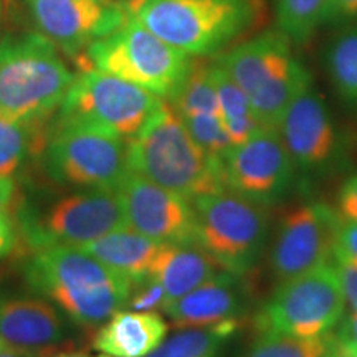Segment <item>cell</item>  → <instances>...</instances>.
I'll return each instance as SVG.
<instances>
[{"label":"cell","instance_id":"obj_1","mask_svg":"<svg viewBox=\"0 0 357 357\" xmlns=\"http://www.w3.org/2000/svg\"><path fill=\"white\" fill-rule=\"evenodd\" d=\"M25 278L82 326L108 319L126 306L132 289V281L77 247L38 250L26 263Z\"/></svg>","mask_w":357,"mask_h":357},{"label":"cell","instance_id":"obj_2","mask_svg":"<svg viewBox=\"0 0 357 357\" xmlns=\"http://www.w3.org/2000/svg\"><path fill=\"white\" fill-rule=\"evenodd\" d=\"M128 162L131 172L187 200L227 189L223 160L200 149L166 101L128 141Z\"/></svg>","mask_w":357,"mask_h":357},{"label":"cell","instance_id":"obj_3","mask_svg":"<svg viewBox=\"0 0 357 357\" xmlns=\"http://www.w3.org/2000/svg\"><path fill=\"white\" fill-rule=\"evenodd\" d=\"M75 82L42 33H26L0 43V116L40 123L60 108Z\"/></svg>","mask_w":357,"mask_h":357},{"label":"cell","instance_id":"obj_4","mask_svg":"<svg viewBox=\"0 0 357 357\" xmlns=\"http://www.w3.org/2000/svg\"><path fill=\"white\" fill-rule=\"evenodd\" d=\"M128 10L189 56L211 55L253 24L258 0H129Z\"/></svg>","mask_w":357,"mask_h":357},{"label":"cell","instance_id":"obj_5","mask_svg":"<svg viewBox=\"0 0 357 357\" xmlns=\"http://www.w3.org/2000/svg\"><path fill=\"white\" fill-rule=\"evenodd\" d=\"M217 65L243 89L265 128L278 126L288 106L311 86V75L291 53V42L266 32L220 56Z\"/></svg>","mask_w":357,"mask_h":357},{"label":"cell","instance_id":"obj_6","mask_svg":"<svg viewBox=\"0 0 357 357\" xmlns=\"http://www.w3.org/2000/svg\"><path fill=\"white\" fill-rule=\"evenodd\" d=\"M86 60L95 70L139 84L169 101L192 66L189 55L160 40L131 13L114 32L89 45Z\"/></svg>","mask_w":357,"mask_h":357},{"label":"cell","instance_id":"obj_7","mask_svg":"<svg viewBox=\"0 0 357 357\" xmlns=\"http://www.w3.org/2000/svg\"><path fill=\"white\" fill-rule=\"evenodd\" d=\"M195 215V243L234 275L252 270L265 243V205L230 189L190 200Z\"/></svg>","mask_w":357,"mask_h":357},{"label":"cell","instance_id":"obj_8","mask_svg":"<svg viewBox=\"0 0 357 357\" xmlns=\"http://www.w3.org/2000/svg\"><path fill=\"white\" fill-rule=\"evenodd\" d=\"M43 159L53 181L84 189L118 190L131 172L126 139L79 121L58 119Z\"/></svg>","mask_w":357,"mask_h":357},{"label":"cell","instance_id":"obj_9","mask_svg":"<svg viewBox=\"0 0 357 357\" xmlns=\"http://www.w3.org/2000/svg\"><path fill=\"white\" fill-rule=\"evenodd\" d=\"M346 301L331 263L281 281L257 318L260 333L321 337L342 321Z\"/></svg>","mask_w":357,"mask_h":357},{"label":"cell","instance_id":"obj_10","mask_svg":"<svg viewBox=\"0 0 357 357\" xmlns=\"http://www.w3.org/2000/svg\"><path fill=\"white\" fill-rule=\"evenodd\" d=\"M164 100L139 84L89 68L75 77L60 106V121H79L132 139Z\"/></svg>","mask_w":357,"mask_h":357},{"label":"cell","instance_id":"obj_11","mask_svg":"<svg viewBox=\"0 0 357 357\" xmlns=\"http://www.w3.org/2000/svg\"><path fill=\"white\" fill-rule=\"evenodd\" d=\"M126 212L118 190L88 189L58 200L42 217H26L24 235L30 247H83L111 231L126 229Z\"/></svg>","mask_w":357,"mask_h":357},{"label":"cell","instance_id":"obj_12","mask_svg":"<svg viewBox=\"0 0 357 357\" xmlns=\"http://www.w3.org/2000/svg\"><path fill=\"white\" fill-rule=\"evenodd\" d=\"M294 164L275 128H261L223 158L227 189L260 205L283 197L293 181Z\"/></svg>","mask_w":357,"mask_h":357},{"label":"cell","instance_id":"obj_13","mask_svg":"<svg viewBox=\"0 0 357 357\" xmlns=\"http://www.w3.org/2000/svg\"><path fill=\"white\" fill-rule=\"evenodd\" d=\"M341 217L326 204H305L281 222L271 250V268L280 281L331 263Z\"/></svg>","mask_w":357,"mask_h":357},{"label":"cell","instance_id":"obj_14","mask_svg":"<svg viewBox=\"0 0 357 357\" xmlns=\"http://www.w3.org/2000/svg\"><path fill=\"white\" fill-rule=\"evenodd\" d=\"M40 33L66 55H78L129 17L128 6L116 0H25Z\"/></svg>","mask_w":357,"mask_h":357},{"label":"cell","instance_id":"obj_15","mask_svg":"<svg viewBox=\"0 0 357 357\" xmlns=\"http://www.w3.org/2000/svg\"><path fill=\"white\" fill-rule=\"evenodd\" d=\"M128 227L160 245L195 243V215L190 200L129 172L119 185Z\"/></svg>","mask_w":357,"mask_h":357},{"label":"cell","instance_id":"obj_16","mask_svg":"<svg viewBox=\"0 0 357 357\" xmlns=\"http://www.w3.org/2000/svg\"><path fill=\"white\" fill-rule=\"evenodd\" d=\"M294 167L319 172L333 162L337 132L323 98L310 86L294 100L276 126Z\"/></svg>","mask_w":357,"mask_h":357},{"label":"cell","instance_id":"obj_17","mask_svg":"<svg viewBox=\"0 0 357 357\" xmlns=\"http://www.w3.org/2000/svg\"><path fill=\"white\" fill-rule=\"evenodd\" d=\"M240 298L236 275L218 271L184 296L169 301L162 311L171 318L176 328H207L227 321H236L240 312Z\"/></svg>","mask_w":357,"mask_h":357},{"label":"cell","instance_id":"obj_18","mask_svg":"<svg viewBox=\"0 0 357 357\" xmlns=\"http://www.w3.org/2000/svg\"><path fill=\"white\" fill-rule=\"evenodd\" d=\"M63 337L61 318L40 298L0 300V339L15 349L42 352Z\"/></svg>","mask_w":357,"mask_h":357},{"label":"cell","instance_id":"obj_19","mask_svg":"<svg viewBox=\"0 0 357 357\" xmlns=\"http://www.w3.org/2000/svg\"><path fill=\"white\" fill-rule=\"evenodd\" d=\"M169 326L153 311H116L96 333L93 347L111 357H146L167 337Z\"/></svg>","mask_w":357,"mask_h":357},{"label":"cell","instance_id":"obj_20","mask_svg":"<svg viewBox=\"0 0 357 357\" xmlns=\"http://www.w3.org/2000/svg\"><path fill=\"white\" fill-rule=\"evenodd\" d=\"M218 268V263L197 243L162 245L151 276L159 281L169 303L211 280Z\"/></svg>","mask_w":357,"mask_h":357},{"label":"cell","instance_id":"obj_21","mask_svg":"<svg viewBox=\"0 0 357 357\" xmlns=\"http://www.w3.org/2000/svg\"><path fill=\"white\" fill-rule=\"evenodd\" d=\"M79 248L134 284L151 275L162 245L126 227Z\"/></svg>","mask_w":357,"mask_h":357},{"label":"cell","instance_id":"obj_22","mask_svg":"<svg viewBox=\"0 0 357 357\" xmlns=\"http://www.w3.org/2000/svg\"><path fill=\"white\" fill-rule=\"evenodd\" d=\"M212 75L218 98V114L223 128L229 134L231 144H242L265 126L258 121L252 102L243 89L217 63L212 65Z\"/></svg>","mask_w":357,"mask_h":357},{"label":"cell","instance_id":"obj_23","mask_svg":"<svg viewBox=\"0 0 357 357\" xmlns=\"http://www.w3.org/2000/svg\"><path fill=\"white\" fill-rule=\"evenodd\" d=\"M236 329V321H227L207 328H185L146 357H220L222 347Z\"/></svg>","mask_w":357,"mask_h":357},{"label":"cell","instance_id":"obj_24","mask_svg":"<svg viewBox=\"0 0 357 357\" xmlns=\"http://www.w3.org/2000/svg\"><path fill=\"white\" fill-rule=\"evenodd\" d=\"M177 116L218 114V98L213 83L212 65L192 63L181 88L171 100Z\"/></svg>","mask_w":357,"mask_h":357},{"label":"cell","instance_id":"obj_25","mask_svg":"<svg viewBox=\"0 0 357 357\" xmlns=\"http://www.w3.org/2000/svg\"><path fill=\"white\" fill-rule=\"evenodd\" d=\"M331 0H276L278 32L291 43H305L326 22Z\"/></svg>","mask_w":357,"mask_h":357},{"label":"cell","instance_id":"obj_26","mask_svg":"<svg viewBox=\"0 0 357 357\" xmlns=\"http://www.w3.org/2000/svg\"><path fill=\"white\" fill-rule=\"evenodd\" d=\"M328 71L339 95L357 102V26L334 38L328 52Z\"/></svg>","mask_w":357,"mask_h":357},{"label":"cell","instance_id":"obj_27","mask_svg":"<svg viewBox=\"0 0 357 357\" xmlns=\"http://www.w3.org/2000/svg\"><path fill=\"white\" fill-rule=\"evenodd\" d=\"M38 123L15 121L0 116V178H10L24 166L37 139Z\"/></svg>","mask_w":357,"mask_h":357},{"label":"cell","instance_id":"obj_28","mask_svg":"<svg viewBox=\"0 0 357 357\" xmlns=\"http://www.w3.org/2000/svg\"><path fill=\"white\" fill-rule=\"evenodd\" d=\"M331 346V336L296 337L278 333H260L245 357H324Z\"/></svg>","mask_w":357,"mask_h":357},{"label":"cell","instance_id":"obj_29","mask_svg":"<svg viewBox=\"0 0 357 357\" xmlns=\"http://www.w3.org/2000/svg\"><path fill=\"white\" fill-rule=\"evenodd\" d=\"M190 137L197 142L200 149L212 158L223 160L231 149V141L223 128L220 116L217 114H190L178 116Z\"/></svg>","mask_w":357,"mask_h":357},{"label":"cell","instance_id":"obj_30","mask_svg":"<svg viewBox=\"0 0 357 357\" xmlns=\"http://www.w3.org/2000/svg\"><path fill=\"white\" fill-rule=\"evenodd\" d=\"M164 303H166V294L158 280L149 275L139 283L132 284L126 306L131 311H151L155 307H162Z\"/></svg>","mask_w":357,"mask_h":357},{"label":"cell","instance_id":"obj_31","mask_svg":"<svg viewBox=\"0 0 357 357\" xmlns=\"http://www.w3.org/2000/svg\"><path fill=\"white\" fill-rule=\"evenodd\" d=\"M331 265L337 275L346 307H349V312L357 311V265L336 255L333 257Z\"/></svg>","mask_w":357,"mask_h":357},{"label":"cell","instance_id":"obj_32","mask_svg":"<svg viewBox=\"0 0 357 357\" xmlns=\"http://www.w3.org/2000/svg\"><path fill=\"white\" fill-rule=\"evenodd\" d=\"M334 255L357 265V220L341 218Z\"/></svg>","mask_w":357,"mask_h":357},{"label":"cell","instance_id":"obj_33","mask_svg":"<svg viewBox=\"0 0 357 357\" xmlns=\"http://www.w3.org/2000/svg\"><path fill=\"white\" fill-rule=\"evenodd\" d=\"M337 213L341 218L357 220V172L347 178L339 190Z\"/></svg>","mask_w":357,"mask_h":357},{"label":"cell","instance_id":"obj_34","mask_svg":"<svg viewBox=\"0 0 357 357\" xmlns=\"http://www.w3.org/2000/svg\"><path fill=\"white\" fill-rule=\"evenodd\" d=\"M17 245V229L7 211L0 212V260L8 257Z\"/></svg>","mask_w":357,"mask_h":357},{"label":"cell","instance_id":"obj_35","mask_svg":"<svg viewBox=\"0 0 357 357\" xmlns=\"http://www.w3.org/2000/svg\"><path fill=\"white\" fill-rule=\"evenodd\" d=\"M357 19V0H331L326 20Z\"/></svg>","mask_w":357,"mask_h":357},{"label":"cell","instance_id":"obj_36","mask_svg":"<svg viewBox=\"0 0 357 357\" xmlns=\"http://www.w3.org/2000/svg\"><path fill=\"white\" fill-rule=\"evenodd\" d=\"M13 192H15V184L12 178H0V212L10 207Z\"/></svg>","mask_w":357,"mask_h":357},{"label":"cell","instance_id":"obj_37","mask_svg":"<svg viewBox=\"0 0 357 357\" xmlns=\"http://www.w3.org/2000/svg\"><path fill=\"white\" fill-rule=\"evenodd\" d=\"M0 357H42V352H33V351H24V349H15V347L3 346L0 349Z\"/></svg>","mask_w":357,"mask_h":357},{"label":"cell","instance_id":"obj_38","mask_svg":"<svg viewBox=\"0 0 357 357\" xmlns=\"http://www.w3.org/2000/svg\"><path fill=\"white\" fill-rule=\"evenodd\" d=\"M324 357H351V356H347L344 351H342V349H339V347L336 346V342H334L333 336H331V346H329V351H328V354H326Z\"/></svg>","mask_w":357,"mask_h":357},{"label":"cell","instance_id":"obj_39","mask_svg":"<svg viewBox=\"0 0 357 357\" xmlns=\"http://www.w3.org/2000/svg\"><path fill=\"white\" fill-rule=\"evenodd\" d=\"M50 357H91V356H86V354H79V352H61V354H55V356H50ZM98 357H111V356H98Z\"/></svg>","mask_w":357,"mask_h":357},{"label":"cell","instance_id":"obj_40","mask_svg":"<svg viewBox=\"0 0 357 357\" xmlns=\"http://www.w3.org/2000/svg\"><path fill=\"white\" fill-rule=\"evenodd\" d=\"M3 346H6V342H3V341H2V339H0V349H2V347H3Z\"/></svg>","mask_w":357,"mask_h":357}]
</instances>
